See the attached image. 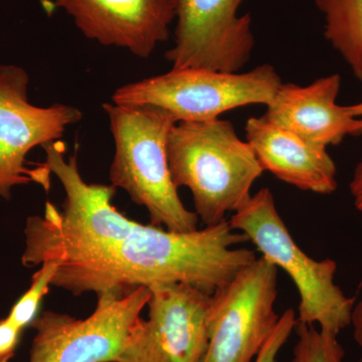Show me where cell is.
I'll use <instances>...</instances> for the list:
<instances>
[{"mask_svg": "<svg viewBox=\"0 0 362 362\" xmlns=\"http://www.w3.org/2000/svg\"><path fill=\"white\" fill-rule=\"evenodd\" d=\"M103 109L115 142L111 185L144 206L151 225L175 233L199 230V216L181 202L169 170L166 145L175 117L153 105L106 103Z\"/></svg>", "mask_w": 362, "mask_h": 362, "instance_id": "3", "label": "cell"}, {"mask_svg": "<svg viewBox=\"0 0 362 362\" xmlns=\"http://www.w3.org/2000/svg\"><path fill=\"white\" fill-rule=\"evenodd\" d=\"M347 107L349 115L354 117V118L361 119L362 122V102L361 103L350 105Z\"/></svg>", "mask_w": 362, "mask_h": 362, "instance_id": "21", "label": "cell"}, {"mask_svg": "<svg viewBox=\"0 0 362 362\" xmlns=\"http://www.w3.org/2000/svg\"><path fill=\"white\" fill-rule=\"evenodd\" d=\"M86 319L45 311L37 316L28 362H115L150 298L148 288L98 295Z\"/></svg>", "mask_w": 362, "mask_h": 362, "instance_id": "6", "label": "cell"}, {"mask_svg": "<svg viewBox=\"0 0 362 362\" xmlns=\"http://www.w3.org/2000/svg\"><path fill=\"white\" fill-rule=\"evenodd\" d=\"M233 230L244 233L262 257L289 276L299 294L297 322L314 325L338 337L351 323L356 299L334 283L337 262L317 261L303 252L288 230L268 187L251 194L230 218Z\"/></svg>", "mask_w": 362, "mask_h": 362, "instance_id": "4", "label": "cell"}, {"mask_svg": "<svg viewBox=\"0 0 362 362\" xmlns=\"http://www.w3.org/2000/svg\"><path fill=\"white\" fill-rule=\"evenodd\" d=\"M244 1L173 0L175 45L165 54L173 69L239 73L255 47L251 14H238Z\"/></svg>", "mask_w": 362, "mask_h": 362, "instance_id": "10", "label": "cell"}, {"mask_svg": "<svg viewBox=\"0 0 362 362\" xmlns=\"http://www.w3.org/2000/svg\"><path fill=\"white\" fill-rule=\"evenodd\" d=\"M340 86L338 74L305 87L282 83L264 117L315 146L340 144L347 135H362L361 119L350 116L346 106L337 103Z\"/></svg>", "mask_w": 362, "mask_h": 362, "instance_id": "12", "label": "cell"}, {"mask_svg": "<svg viewBox=\"0 0 362 362\" xmlns=\"http://www.w3.org/2000/svg\"><path fill=\"white\" fill-rule=\"evenodd\" d=\"M40 269L33 276L32 283L28 291L13 305L8 316L11 322L18 326L21 330L33 323L37 318L40 302L49 292L52 281L58 270V264L54 261L45 262L40 265Z\"/></svg>", "mask_w": 362, "mask_h": 362, "instance_id": "16", "label": "cell"}, {"mask_svg": "<svg viewBox=\"0 0 362 362\" xmlns=\"http://www.w3.org/2000/svg\"><path fill=\"white\" fill-rule=\"evenodd\" d=\"M28 83L25 69L0 66V197L6 201L14 187L30 182L49 189L51 173L42 164L33 170L26 168V156L35 147L57 141L68 126L82 119V112L70 105L30 103Z\"/></svg>", "mask_w": 362, "mask_h": 362, "instance_id": "8", "label": "cell"}, {"mask_svg": "<svg viewBox=\"0 0 362 362\" xmlns=\"http://www.w3.org/2000/svg\"><path fill=\"white\" fill-rule=\"evenodd\" d=\"M278 268L263 257L209 297L204 362H254L279 318Z\"/></svg>", "mask_w": 362, "mask_h": 362, "instance_id": "7", "label": "cell"}, {"mask_svg": "<svg viewBox=\"0 0 362 362\" xmlns=\"http://www.w3.org/2000/svg\"><path fill=\"white\" fill-rule=\"evenodd\" d=\"M87 39L147 59L168 39L173 0H56Z\"/></svg>", "mask_w": 362, "mask_h": 362, "instance_id": "11", "label": "cell"}, {"mask_svg": "<svg viewBox=\"0 0 362 362\" xmlns=\"http://www.w3.org/2000/svg\"><path fill=\"white\" fill-rule=\"evenodd\" d=\"M246 141L264 170L278 180L317 194L337 189V165L327 148L305 141L264 116L247 119Z\"/></svg>", "mask_w": 362, "mask_h": 362, "instance_id": "13", "label": "cell"}, {"mask_svg": "<svg viewBox=\"0 0 362 362\" xmlns=\"http://www.w3.org/2000/svg\"><path fill=\"white\" fill-rule=\"evenodd\" d=\"M325 18L326 40L362 82V0H315Z\"/></svg>", "mask_w": 362, "mask_h": 362, "instance_id": "14", "label": "cell"}, {"mask_svg": "<svg viewBox=\"0 0 362 362\" xmlns=\"http://www.w3.org/2000/svg\"><path fill=\"white\" fill-rule=\"evenodd\" d=\"M42 163L65 190L62 209L45 204L44 216L26 220V268L54 261L52 287L75 296L126 294L139 287L183 283L213 295L256 261L249 242L228 220L192 233H175L130 220L112 204L116 187L89 183L77 156L66 158L63 143L42 146Z\"/></svg>", "mask_w": 362, "mask_h": 362, "instance_id": "1", "label": "cell"}, {"mask_svg": "<svg viewBox=\"0 0 362 362\" xmlns=\"http://www.w3.org/2000/svg\"><path fill=\"white\" fill-rule=\"evenodd\" d=\"M350 324L354 326V339L362 349V301L354 305L351 314V323ZM359 362H362V361Z\"/></svg>", "mask_w": 362, "mask_h": 362, "instance_id": "20", "label": "cell"}, {"mask_svg": "<svg viewBox=\"0 0 362 362\" xmlns=\"http://www.w3.org/2000/svg\"><path fill=\"white\" fill-rule=\"evenodd\" d=\"M282 80L274 66L262 65L247 73L173 69L119 88L112 96L118 105H153L177 122H204L247 106L269 105Z\"/></svg>", "mask_w": 362, "mask_h": 362, "instance_id": "5", "label": "cell"}, {"mask_svg": "<svg viewBox=\"0 0 362 362\" xmlns=\"http://www.w3.org/2000/svg\"><path fill=\"white\" fill-rule=\"evenodd\" d=\"M23 330L6 318L0 321V362H9L16 354Z\"/></svg>", "mask_w": 362, "mask_h": 362, "instance_id": "18", "label": "cell"}, {"mask_svg": "<svg viewBox=\"0 0 362 362\" xmlns=\"http://www.w3.org/2000/svg\"><path fill=\"white\" fill-rule=\"evenodd\" d=\"M298 340L290 362H343L344 350L337 337L297 322Z\"/></svg>", "mask_w": 362, "mask_h": 362, "instance_id": "15", "label": "cell"}, {"mask_svg": "<svg viewBox=\"0 0 362 362\" xmlns=\"http://www.w3.org/2000/svg\"><path fill=\"white\" fill-rule=\"evenodd\" d=\"M350 194L354 204L358 211H362V157L354 168V175L349 183Z\"/></svg>", "mask_w": 362, "mask_h": 362, "instance_id": "19", "label": "cell"}, {"mask_svg": "<svg viewBox=\"0 0 362 362\" xmlns=\"http://www.w3.org/2000/svg\"><path fill=\"white\" fill-rule=\"evenodd\" d=\"M148 289V318L137 323L115 362H204L211 295L183 283Z\"/></svg>", "mask_w": 362, "mask_h": 362, "instance_id": "9", "label": "cell"}, {"mask_svg": "<svg viewBox=\"0 0 362 362\" xmlns=\"http://www.w3.org/2000/svg\"><path fill=\"white\" fill-rule=\"evenodd\" d=\"M297 323V315L292 308L283 312L277 326L268 338L263 349L259 352L254 362H276L280 350L283 349Z\"/></svg>", "mask_w": 362, "mask_h": 362, "instance_id": "17", "label": "cell"}, {"mask_svg": "<svg viewBox=\"0 0 362 362\" xmlns=\"http://www.w3.org/2000/svg\"><path fill=\"white\" fill-rule=\"evenodd\" d=\"M166 153L175 187L190 190L204 226L226 221L265 171L251 145L240 139L230 121L220 119L176 123Z\"/></svg>", "mask_w": 362, "mask_h": 362, "instance_id": "2", "label": "cell"}]
</instances>
